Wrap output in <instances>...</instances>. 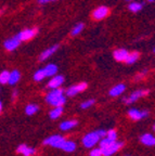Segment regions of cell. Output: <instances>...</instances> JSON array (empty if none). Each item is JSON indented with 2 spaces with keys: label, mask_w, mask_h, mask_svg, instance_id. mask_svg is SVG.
Returning <instances> with one entry per match:
<instances>
[{
  "label": "cell",
  "mask_w": 155,
  "mask_h": 156,
  "mask_svg": "<svg viewBox=\"0 0 155 156\" xmlns=\"http://www.w3.org/2000/svg\"><path fill=\"white\" fill-rule=\"evenodd\" d=\"M125 89H126V86L123 85V83H119V85L115 86V87H113L110 90V95H112V97H117V95L121 94V93L125 91Z\"/></svg>",
  "instance_id": "5bb4252c"
},
{
  "label": "cell",
  "mask_w": 155,
  "mask_h": 156,
  "mask_svg": "<svg viewBox=\"0 0 155 156\" xmlns=\"http://www.w3.org/2000/svg\"><path fill=\"white\" fill-rule=\"evenodd\" d=\"M100 139H101V138H100L98 131L90 132V133L86 134V136H84L82 143H84V145H85L86 147L90 149V147H92V146H95L96 144L98 143V141H100Z\"/></svg>",
  "instance_id": "7a4b0ae2"
},
{
  "label": "cell",
  "mask_w": 155,
  "mask_h": 156,
  "mask_svg": "<svg viewBox=\"0 0 155 156\" xmlns=\"http://www.w3.org/2000/svg\"><path fill=\"white\" fill-rule=\"evenodd\" d=\"M2 112V102L0 101V113Z\"/></svg>",
  "instance_id": "e575fe53"
},
{
  "label": "cell",
  "mask_w": 155,
  "mask_h": 156,
  "mask_svg": "<svg viewBox=\"0 0 155 156\" xmlns=\"http://www.w3.org/2000/svg\"><path fill=\"white\" fill-rule=\"evenodd\" d=\"M106 134H107L106 138H109L110 140H112V141H116L117 133H116V131H115V130H113V129L110 130V131L106 132Z\"/></svg>",
  "instance_id": "f1b7e54d"
},
{
  "label": "cell",
  "mask_w": 155,
  "mask_h": 156,
  "mask_svg": "<svg viewBox=\"0 0 155 156\" xmlns=\"http://www.w3.org/2000/svg\"><path fill=\"white\" fill-rule=\"evenodd\" d=\"M92 104H95V100H93V99H91V100H88V101H86V102H84L81 104V107H82V108H87V107L91 106Z\"/></svg>",
  "instance_id": "f546056e"
},
{
  "label": "cell",
  "mask_w": 155,
  "mask_h": 156,
  "mask_svg": "<svg viewBox=\"0 0 155 156\" xmlns=\"http://www.w3.org/2000/svg\"><path fill=\"white\" fill-rule=\"evenodd\" d=\"M64 81V77L61 75H58V76H54L52 79L48 83V87L50 89H56V88H59Z\"/></svg>",
  "instance_id": "7c38bea8"
},
{
  "label": "cell",
  "mask_w": 155,
  "mask_h": 156,
  "mask_svg": "<svg viewBox=\"0 0 155 156\" xmlns=\"http://www.w3.org/2000/svg\"><path fill=\"white\" fill-rule=\"evenodd\" d=\"M128 1H132V0H128Z\"/></svg>",
  "instance_id": "8d00e7d4"
},
{
  "label": "cell",
  "mask_w": 155,
  "mask_h": 156,
  "mask_svg": "<svg viewBox=\"0 0 155 156\" xmlns=\"http://www.w3.org/2000/svg\"><path fill=\"white\" fill-rule=\"evenodd\" d=\"M44 71L45 74H46V77H51V76L56 75V73L58 72V66L56 64H48L44 68Z\"/></svg>",
  "instance_id": "2e32d148"
},
{
  "label": "cell",
  "mask_w": 155,
  "mask_h": 156,
  "mask_svg": "<svg viewBox=\"0 0 155 156\" xmlns=\"http://www.w3.org/2000/svg\"><path fill=\"white\" fill-rule=\"evenodd\" d=\"M149 93H150V90H148V89H146V90H137L131 93L128 98H125V99H124V102L126 103V104H131V103L136 102L139 98L146 97Z\"/></svg>",
  "instance_id": "277c9868"
},
{
  "label": "cell",
  "mask_w": 155,
  "mask_h": 156,
  "mask_svg": "<svg viewBox=\"0 0 155 156\" xmlns=\"http://www.w3.org/2000/svg\"><path fill=\"white\" fill-rule=\"evenodd\" d=\"M86 89H87V83H78V85L72 86L70 88H68L67 91H66V94H67L68 97H74V95L81 92V91L86 90Z\"/></svg>",
  "instance_id": "ba28073f"
},
{
  "label": "cell",
  "mask_w": 155,
  "mask_h": 156,
  "mask_svg": "<svg viewBox=\"0 0 155 156\" xmlns=\"http://www.w3.org/2000/svg\"><path fill=\"white\" fill-rule=\"evenodd\" d=\"M76 125H77V120H66V122L61 124L60 128L62 130H68V129H72Z\"/></svg>",
  "instance_id": "44dd1931"
},
{
  "label": "cell",
  "mask_w": 155,
  "mask_h": 156,
  "mask_svg": "<svg viewBox=\"0 0 155 156\" xmlns=\"http://www.w3.org/2000/svg\"><path fill=\"white\" fill-rule=\"evenodd\" d=\"M60 149H62L65 152H73L74 150L76 149V144L74 143L73 141H66L65 140V141L63 142V144L61 145Z\"/></svg>",
  "instance_id": "ac0fdd59"
},
{
  "label": "cell",
  "mask_w": 155,
  "mask_h": 156,
  "mask_svg": "<svg viewBox=\"0 0 155 156\" xmlns=\"http://www.w3.org/2000/svg\"><path fill=\"white\" fill-rule=\"evenodd\" d=\"M21 40L19 39V37L14 36V37H11V38L7 39L5 41V48L7 49L8 51H14L15 49L17 48V47L20 46V44H21Z\"/></svg>",
  "instance_id": "52a82bcc"
},
{
  "label": "cell",
  "mask_w": 155,
  "mask_h": 156,
  "mask_svg": "<svg viewBox=\"0 0 155 156\" xmlns=\"http://www.w3.org/2000/svg\"><path fill=\"white\" fill-rule=\"evenodd\" d=\"M58 49H59V44H56V46L50 47V48L46 49V50L40 54V56H39V61H46L47 58H50V56L52 55V54H53Z\"/></svg>",
  "instance_id": "8fae6325"
},
{
  "label": "cell",
  "mask_w": 155,
  "mask_h": 156,
  "mask_svg": "<svg viewBox=\"0 0 155 156\" xmlns=\"http://www.w3.org/2000/svg\"><path fill=\"white\" fill-rule=\"evenodd\" d=\"M113 142H115V141H112V140H110L109 138H103V139L100 141V149H104V147H106V146L111 145Z\"/></svg>",
  "instance_id": "83f0119b"
},
{
  "label": "cell",
  "mask_w": 155,
  "mask_h": 156,
  "mask_svg": "<svg viewBox=\"0 0 155 156\" xmlns=\"http://www.w3.org/2000/svg\"><path fill=\"white\" fill-rule=\"evenodd\" d=\"M45 77H46V74H45L44 68H42V69H39V71H37L36 73H35V75H34V79L36 81L42 80V79H44Z\"/></svg>",
  "instance_id": "4316f807"
},
{
  "label": "cell",
  "mask_w": 155,
  "mask_h": 156,
  "mask_svg": "<svg viewBox=\"0 0 155 156\" xmlns=\"http://www.w3.org/2000/svg\"><path fill=\"white\" fill-rule=\"evenodd\" d=\"M139 56H140V53H139V52H131V53H128V55H127L125 62H126L127 64L136 63V62L138 61Z\"/></svg>",
  "instance_id": "ffe728a7"
},
{
  "label": "cell",
  "mask_w": 155,
  "mask_h": 156,
  "mask_svg": "<svg viewBox=\"0 0 155 156\" xmlns=\"http://www.w3.org/2000/svg\"><path fill=\"white\" fill-rule=\"evenodd\" d=\"M146 71H144L143 73H140L139 75H137V76H136V80H139V79H140V78H142L143 76L146 75Z\"/></svg>",
  "instance_id": "1f68e13d"
},
{
  "label": "cell",
  "mask_w": 155,
  "mask_h": 156,
  "mask_svg": "<svg viewBox=\"0 0 155 156\" xmlns=\"http://www.w3.org/2000/svg\"><path fill=\"white\" fill-rule=\"evenodd\" d=\"M64 141H65V139H64L63 136L56 134V136H50V138H48V139H46L44 141V143L46 144V145H51V146H54V147H59V149H60L61 145L63 144Z\"/></svg>",
  "instance_id": "8992f818"
},
{
  "label": "cell",
  "mask_w": 155,
  "mask_h": 156,
  "mask_svg": "<svg viewBox=\"0 0 155 156\" xmlns=\"http://www.w3.org/2000/svg\"><path fill=\"white\" fill-rule=\"evenodd\" d=\"M50 1H56V0H39V3H40V5H44V3L50 2Z\"/></svg>",
  "instance_id": "d6a6232c"
},
{
  "label": "cell",
  "mask_w": 155,
  "mask_h": 156,
  "mask_svg": "<svg viewBox=\"0 0 155 156\" xmlns=\"http://www.w3.org/2000/svg\"><path fill=\"white\" fill-rule=\"evenodd\" d=\"M148 111H143V112H140V111L136 110V108H132L128 112V115L132 120H139L141 118H144V117L148 116Z\"/></svg>",
  "instance_id": "30bf717a"
},
{
  "label": "cell",
  "mask_w": 155,
  "mask_h": 156,
  "mask_svg": "<svg viewBox=\"0 0 155 156\" xmlns=\"http://www.w3.org/2000/svg\"><path fill=\"white\" fill-rule=\"evenodd\" d=\"M9 77H10V73L8 71H3L2 73L0 74V83L5 85V83H8L9 81Z\"/></svg>",
  "instance_id": "484cf974"
},
{
  "label": "cell",
  "mask_w": 155,
  "mask_h": 156,
  "mask_svg": "<svg viewBox=\"0 0 155 156\" xmlns=\"http://www.w3.org/2000/svg\"><path fill=\"white\" fill-rule=\"evenodd\" d=\"M46 101L49 104L53 105V106H63L64 103H65V98L63 94V90L62 89H52L51 92L48 93L46 98Z\"/></svg>",
  "instance_id": "6da1fadb"
},
{
  "label": "cell",
  "mask_w": 155,
  "mask_h": 156,
  "mask_svg": "<svg viewBox=\"0 0 155 156\" xmlns=\"http://www.w3.org/2000/svg\"><path fill=\"white\" fill-rule=\"evenodd\" d=\"M37 34H38V28L35 27V28L24 29L20 34H17V37H19V39L21 41H27V40H31V39L34 38Z\"/></svg>",
  "instance_id": "3957f363"
},
{
  "label": "cell",
  "mask_w": 155,
  "mask_h": 156,
  "mask_svg": "<svg viewBox=\"0 0 155 156\" xmlns=\"http://www.w3.org/2000/svg\"><path fill=\"white\" fill-rule=\"evenodd\" d=\"M123 145H124L123 142H116V141L113 142L111 145L106 146V147H104V149H101L102 156H111V155H113V154L116 153V152L118 151V150L121 149Z\"/></svg>",
  "instance_id": "5b68a950"
},
{
  "label": "cell",
  "mask_w": 155,
  "mask_h": 156,
  "mask_svg": "<svg viewBox=\"0 0 155 156\" xmlns=\"http://www.w3.org/2000/svg\"><path fill=\"white\" fill-rule=\"evenodd\" d=\"M128 53H129V52L127 51L126 49H117V50H115V51H114L113 55H114V58L116 60V61L124 62L125 60H126Z\"/></svg>",
  "instance_id": "4fadbf2b"
},
{
  "label": "cell",
  "mask_w": 155,
  "mask_h": 156,
  "mask_svg": "<svg viewBox=\"0 0 155 156\" xmlns=\"http://www.w3.org/2000/svg\"><path fill=\"white\" fill-rule=\"evenodd\" d=\"M20 78H21V74H20L19 71H13V72H11L8 83H10V85H12V86L15 85V83H16L17 81L20 80Z\"/></svg>",
  "instance_id": "d6986e66"
},
{
  "label": "cell",
  "mask_w": 155,
  "mask_h": 156,
  "mask_svg": "<svg viewBox=\"0 0 155 156\" xmlns=\"http://www.w3.org/2000/svg\"><path fill=\"white\" fill-rule=\"evenodd\" d=\"M90 156H102V151L101 149H95L90 152Z\"/></svg>",
  "instance_id": "4dcf8cb0"
},
{
  "label": "cell",
  "mask_w": 155,
  "mask_h": 156,
  "mask_svg": "<svg viewBox=\"0 0 155 156\" xmlns=\"http://www.w3.org/2000/svg\"><path fill=\"white\" fill-rule=\"evenodd\" d=\"M38 111V106L35 104H28L26 106V110H25V112H26L27 115H34L35 113Z\"/></svg>",
  "instance_id": "d4e9b609"
},
{
  "label": "cell",
  "mask_w": 155,
  "mask_h": 156,
  "mask_svg": "<svg viewBox=\"0 0 155 156\" xmlns=\"http://www.w3.org/2000/svg\"><path fill=\"white\" fill-rule=\"evenodd\" d=\"M84 27H85L84 23H79V24L75 25V27H74V28L72 29V32H70V35H72V36H77L78 34H80V33L82 32Z\"/></svg>",
  "instance_id": "cb8c5ba5"
},
{
  "label": "cell",
  "mask_w": 155,
  "mask_h": 156,
  "mask_svg": "<svg viewBox=\"0 0 155 156\" xmlns=\"http://www.w3.org/2000/svg\"><path fill=\"white\" fill-rule=\"evenodd\" d=\"M17 152H19V153H22L24 156H32L33 154L35 153V150L31 149V147L26 146L25 144H22V145H20L19 147H17Z\"/></svg>",
  "instance_id": "e0dca14e"
},
{
  "label": "cell",
  "mask_w": 155,
  "mask_h": 156,
  "mask_svg": "<svg viewBox=\"0 0 155 156\" xmlns=\"http://www.w3.org/2000/svg\"><path fill=\"white\" fill-rule=\"evenodd\" d=\"M140 140H141V142H142L143 144H146V145H148V146H153L155 144L154 136H153L152 134H150V133L143 134V136L140 138Z\"/></svg>",
  "instance_id": "9a60e30c"
},
{
  "label": "cell",
  "mask_w": 155,
  "mask_h": 156,
  "mask_svg": "<svg viewBox=\"0 0 155 156\" xmlns=\"http://www.w3.org/2000/svg\"><path fill=\"white\" fill-rule=\"evenodd\" d=\"M107 15H109V8L104 7V5H101V7L97 8V9L93 11V13H92L93 19L97 20V21L104 19V17H106Z\"/></svg>",
  "instance_id": "9c48e42d"
},
{
  "label": "cell",
  "mask_w": 155,
  "mask_h": 156,
  "mask_svg": "<svg viewBox=\"0 0 155 156\" xmlns=\"http://www.w3.org/2000/svg\"><path fill=\"white\" fill-rule=\"evenodd\" d=\"M142 8H143V5L140 2H131L130 5H128V9L130 10L131 12H139V11H141Z\"/></svg>",
  "instance_id": "603a6c76"
},
{
  "label": "cell",
  "mask_w": 155,
  "mask_h": 156,
  "mask_svg": "<svg viewBox=\"0 0 155 156\" xmlns=\"http://www.w3.org/2000/svg\"><path fill=\"white\" fill-rule=\"evenodd\" d=\"M17 94H19V92H17V91H14V92H13V94H12L13 99H15V98H17Z\"/></svg>",
  "instance_id": "836d02e7"
},
{
  "label": "cell",
  "mask_w": 155,
  "mask_h": 156,
  "mask_svg": "<svg viewBox=\"0 0 155 156\" xmlns=\"http://www.w3.org/2000/svg\"><path fill=\"white\" fill-rule=\"evenodd\" d=\"M148 1H150V2H153V1H154V0H148Z\"/></svg>",
  "instance_id": "d590c367"
},
{
  "label": "cell",
  "mask_w": 155,
  "mask_h": 156,
  "mask_svg": "<svg viewBox=\"0 0 155 156\" xmlns=\"http://www.w3.org/2000/svg\"><path fill=\"white\" fill-rule=\"evenodd\" d=\"M62 113H63L62 106H56L50 112V117L52 118V119H56V118H59V117L62 115Z\"/></svg>",
  "instance_id": "7402d4cb"
}]
</instances>
